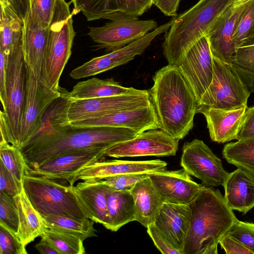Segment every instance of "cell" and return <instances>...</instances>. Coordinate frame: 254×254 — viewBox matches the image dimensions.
I'll return each instance as SVG.
<instances>
[{"instance_id":"6da1fadb","label":"cell","mask_w":254,"mask_h":254,"mask_svg":"<svg viewBox=\"0 0 254 254\" xmlns=\"http://www.w3.org/2000/svg\"><path fill=\"white\" fill-rule=\"evenodd\" d=\"M148 90L160 129L178 140L193 127L198 101L178 66L168 64L157 70Z\"/></svg>"},{"instance_id":"7a4b0ae2","label":"cell","mask_w":254,"mask_h":254,"mask_svg":"<svg viewBox=\"0 0 254 254\" xmlns=\"http://www.w3.org/2000/svg\"><path fill=\"white\" fill-rule=\"evenodd\" d=\"M190 227L183 254H217L221 237L238 220L218 189L203 186L189 204Z\"/></svg>"},{"instance_id":"3957f363","label":"cell","mask_w":254,"mask_h":254,"mask_svg":"<svg viewBox=\"0 0 254 254\" xmlns=\"http://www.w3.org/2000/svg\"><path fill=\"white\" fill-rule=\"evenodd\" d=\"M139 133L122 127H75L70 125L62 134L20 151L29 169L68 153L94 147L107 149L132 139Z\"/></svg>"},{"instance_id":"277c9868","label":"cell","mask_w":254,"mask_h":254,"mask_svg":"<svg viewBox=\"0 0 254 254\" xmlns=\"http://www.w3.org/2000/svg\"><path fill=\"white\" fill-rule=\"evenodd\" d=\"M234 0H199L192 7L174 16L162 44L168 64L178 66L191 47L205 36L217 18Z\"/></svg>"},{"instance_id":"5b68a950","label":"cell","mask_w":254,"mask_h":254,"mask_svg":"<svg viewBox=\"0 0 254 254\" xmlns=\"http://www.w3.org/2000/svg\"><path fill=\"white\" fill-rule=\"evenodd\" d=\"M70 3L57 0L48 27L42 81L55 91L61 89L60 79L71 54L75 35Z\"/></svg>"},{"instance_id":"8992f818","label":"cell","mask_w":254,"mask_h":254,"mask_svg":"<svg viewBox=\"0 0 254 254\" xmlns=\"http://www.w3.org/2000/svg\"><path fill=\"white\" fill-rule=\"evenodd\" d=\"M22 183L28 198L41 216L89 218L74 186L63 185L45 177L31 174L24 176Z\"/></svg>"},{"instance_id":"52a82bcc","label":"cell","mask_w":254,"mask_h":254,"mask_svg":"<svg viewBox=\"0 0 254 254\" xmlns=\"http://www.w3.org/2000/svg\"><path fill=\"white\" fill-rule=\"evenodd\" d=\"M212 58V80L197 106L232 109L247 106L251 93L240 76L230 65Z\"/></svg>"},{"instance_id":"ba28073f","label":"cell","mask_w":254,"mask_h":254,"mask_svg":"<svg viewBox=\"0 0 254 254\" xmlns=\"http://www.w3.org/2000/svg\"><path fill=\"white\" fill-rule=\"evenodd\" d=\"M110 20L101 27H89L88 36L100 48L108 52L120 49L158 27L154 20H139L116 11L105 17Z\"/></svg>"},{"instance_id":"9c48e42d","label":"cell","mask_w":254,"mask_h":254,"mask_svg":"<svg viewBox=\"0 0 254 254\" xmlns=\"http://www.w3.org/2000/svg\"><path fill=\"white\" fill-rule=\"evenodd\" d=\"M26 66L25 99L17 140L19 149L34 134L49 106L61 94V88L59 91L51 89Z\"/></svg>"},{"instance_id":"30bf717a","label":"cell","mask_w":254,"mask_h":254,"mask_svg":"<svg viewBox=\"0 0 254 254\" xmlns=\"http://www.w3.org/2000/svg\"><path fill=\"white\" fill-rule=\"evenodd\" d=\"M181 165L206 187L223 186L229 175L224 169L220 159L202 140L198 139L184 144Z\"/></svg>"},{"instance_id":"8fae6325","label":"cell","mask_w":254,"mask_h":254,"mask_svg":"<svg viewBox=\"0 0 254 254\" xmlns=\"http://www.w3.org/2000/svg\"><path fill=\"white\" fill-rule=\"evenodd\" d=\"M26 80V66L21 47L8 56L7 66V105L5 113L10 144L16 147L25 99Z\"/></svg>"},{"instance_id":"7c38bea8","label":"cell","mask_w":254,"mask_h":254,"mask_svg":"<svg viewBox=\"0 0 254 254\" xmlns=\"http://www.w3.org/2000/svg\"><path fill=\"white\" fill-rule=\"evenodd\" d=\"M179 141L160 128L151 129L112 145L106 149L105 156L116 158L175 156L179 148Z\"/></svg>"},{"instance_id":"4fadbf2b","label":"cell","mask_w":254,"mask_h":254,"mask_svg":"<svg viewBox=\"0 0 254 254\" xmlns=\"http://www.w3.org/2000/svg\"><path fill=\"white\" fill-rule=\"evenodd\" d=\"M172 20L162 24L138 40L126 46L106 55L95 57L73 69L69 75L74 79L94 76L126 64L143 53L158 35L166 33Z\"/></svg>"},{"instance_id":"5bb4252c","label":"cell","mask_w":254,"mask_h":254,"mask_svg":"<svg viewBox=\"0 0 254 254\" xmlns=\"http://www.w3.org/2000/svg\"><path fill=\"white\" fill-rule=\"evenodd\" d=\"M106 149L94 147L64 154L30 168L28 174L65 180L74 186V175L86 166L104 159Z\"/></svg>"},{"instance_id":"9a60e30c","label":"cell","mask_w":254,"mask_h":254,"mask_svg":"<svg viewBox=\"0 0 254 254\" xmlns=\"http://www.w3.org/2000/svg\"><path fill=\"white\" fill-rule=\"evenodd\" d=\"M152 103L149 91L88 99H70L67 117L69 123L103 116L110 112L147 106Z\"/></svg>"},{"instance_id":"2e32d148","label":"cell","mask_w":254,"mask_h":254,"mask_svg":"<svg viewBox=\"0 0 254 254\" xmlns=\"http://www.w3.org/2000/svg\"><path fill=\"white\" fill-rule=\"evenodd\" d=\"M178 66L198 103L210 85L213 74V58L205 36L191 47Z\"/></svg>"},{"instance_id":"e0dca14e","label":"cell","mask_w":254,"mask_h":254,"mask_svg":"<svg viewBox=\"0 0 254 254\" xmlns=\"http://www.w3.org/2000/svg\"><path fill=\"white\" fill-rule=\"evenodd\" d=\"M252 0L238 5L233 3L217 18L208 29L207 38L212 57L230 65L236 53L233 38L237 23L244 9Z\"/></svg>"},{"instance_id":"ac0fdd59","label":"cell","mask_w":254,"mask_h":254,"mask_svg":"<svg viewBox=\"0 0 254 254\" xmlns=\"http://www.w3.org/2000/svg\"><path fill=\"white\" fill-rule=\"evenodd\" d=\"M75 127H111L135 130L138 133L160 128L152 103L134 108L110 112L103 116L69 123Z\"/></svg>"},{"instance_id":"d6986e66","label":"cell","mask_w":254,"mask_h":254,"mask_svg":"<svg viewBox=\"0 0 254 254\" xmlns=\"http://www.w3.org/2000/svg\"><path fill=\"white\" fill-rule=\"evenodd\" d=\"M164 201L189 204L201 189L183 169L152 173L148 176Z\"/></svg>"},{"instance_id":"ffe728a7","label":"cell","mask_w":254,"mask_h":254,"mask_svg":"<svg viewBox=\"0 0 254 254\" xmlns=\"http://www.w3.org/2000/svg\"><path fill=\"white\" fill-rule=\"evenodd\" d=\"M167 163L156 159L127 161L102 159L89 165L76 173L73 184L78 180L94 181L109 176L132 173H152L166 170Z\"/></svg>"},{"instance_id":"44dd1931","label":"cell","mask_w":254,"mask_h":254,"mask_svg":"<svg viewBox=\"0 0 254 254\" xmlns=\"http://www.w3.org/2000/svg\"><path fill=\"white\" fill-rule=\"evenodd\" d=\"M190 222L191 209L189 204L164 201L153 223L183 254Z\"/></svg>"},{"instance_id":"7402d4cb","label":"cell","mask_w":254,"mask_h":254,"mask_svg":"<svg viewBox=\"0 0 254 254\" xmlns=\"http://www.w3.org/2000/svg\"><path fill=\"white\" fill-rule=\"evenodd\" d=\"M247 106L232 109L197 106V113L202 114L207 123L211 139L224 143L236 139Z\"/></svg>"},{"instance_id":"603a6c76","label":"cell","mask_w":254,"mask_h":254,"mask_svg":"<svg viewBox=\"0 0 254 254\" xmlns=\"http://www.w3.org/2000/svg\"><path fill=\"white\" fill-rule=\"evenodd\" d=\"M70 101L68 92L61 89V95L49 106L39 127L30 139L20 150L28 149L62 134L67 129L70 127L67 117Z\"/></svg>"},{"instance_id":"cb8c5ba5","label":"cell","mask_w":254,"mask_h":254,"mask_svg":"<svg viewBox=\"0 0 254 254\" xmlns=\"http://www.w3.org/2000/svg\"><path fill=\"white\" fill-rule=\"evenodd\" d=\"M48 28H42L28 16L23 23L22 49L26 65L42 81Z\"/></svg>"},{"instance_id":"d4e9b609","label":"cell","mask_w":254,"mask_h":254,"mask_svg":"<svg viewBox=\"0 0 254 254\" xmlns=\"http://www.w3.org/2000/svg\"><path fill=\"white\" fill-rule=\"evenodd\" d=\"M224 197L233 210L246 214L254 207V175L240 168L229 173Z\"/></svg>"},{"instance_id":"484cf974","label":"cell","mask_w":254,"mask_h":254,"mask_svg":"<svg viewBox=\"0 0 254 254\" xmlns=\"http://www.w3.org/2000/svg\"><path fill=\"white\" fill-rule=\"evenodd\" d=\"M109 189L108 186L99 180L84 181L74 186L89 218L105 227L108 221L107 194Z\"/></svg>"},{"instance_id":"4316f807","label":"cell","mask_w":254,"mask_h":254,"mask_svg":"<svg viewBox=\"0 0 254 254\" xmlns=\"http://www.w3.org/2000/svg\"><path fill=\"white\" fill-rule=\"evenodd\" d=\"M147 92L148 90L123 86L113 78L94 77L76 83L68 92V96L71 100H76Z\"/></svg>"},{"instance_id":"83f0119b","label":"cell","mask_w":254,"mask_h":254,"mask_svg":"<svg viewBox=\"0 0 254 254\" xmlns=\"http://www.w3.org/2000/svg\"><path fill=\"white\" fill-rule=\"evenodd\" d=\"M130 191L134 200L135 221L146 228L154 222L164 201L155 189L149 177L136 183Z\"/></svg>"},{"instance_id":"f1b7e54d","label":"cell","mask_w":254,"mask_h":254,"mask_svg":"<svg viewBox=\"0 0 254 254\" xmlns=\"http://www.w3.org/2000/svg\"><path fill=\"white\" fill-rule=\"evenodd\" d=\"M107 203L106 229L116 232L125 224L135 221L134 200L130 190H117L109 188Z\"/></svg>"},{"instance_id":"f546056e","label":"cell","mask_w":254,"mask_h":254,"mask_svg":"<svg viewBox=\"0 0 254 254\" xmlns=\"http://www.w3.org/2000/svg\"><path fill=\"white\" fill-rule=\"evenodd\" d=\"M19 215L17 236L24 246L41 236L45 228L41 215L34 208L23 190L14 197Z\"/></svg>"},{"instance_id":"4dcf8cb0","label":"cell","mask_w":254,"mask_h":254,"mask_svg":"<svg viewBox=\"0 0 254 254\" xmlns=\"http://www.w3.org/2000/svg\"><path fill=\"white\" fill-rule=\"evenodd\" d=\"M23 26L9 7L0 5V51L8 57L22 47Z\"/></svg>"},{"instance_id":"1f68e13d","label":"cell","mask_w":254,"mask_h":254,"mask_svg":"<svg viewBox=\"0 0 254 254\" xmlns=\"http://www.w3.org/2000/svg\"><path fill=\"white\" fill-rule=\"evenodd\" d=\"M45 227L78 237L83 241L96 236L94 222L89 218L75 219L61 215L42 216Z\"/></svg>"},{"instance_id":"d6a6232c","label":"cell","mask_w":254,"mask_h":254,"mask_svg":"<svg viewBox=\"0 0 254 254\" xmlns=\"http://www.w3.org/2000/svg\"><path fill=\"white\" fill-rule=\"evenodd\" d=\"M222 153L228 163L254 175V138L228 143Z\"/></svg>"},{"instance_id":"836d02e7","label":"cell","mask_w":254,"mask_h":254,"mask_svg":"<svg viewBox=\"0 0 254 254\" xmlns=\"http://www.w3.org/2000/svg\"><path fill=\"white\" fill-rule=\"evenodd\" d=\"M230 65L251 93H254V39L236 49Z\"/></svg>"},{"instance_id":"e575fe53","label":"cell","mask_w":254,"mask_h":254,"mask_svg":"<svg viewBox=\"0 0 254 254\" xmlns=\"http://www.w3.org/2000/svg\"><path fill=\"white\" fill-rule=\"evenodd\" d=\"M72 15L81 12L87 21L105 19L107 15L118 11L115 0H71Z\"/></svg>"},{"instance_id":"d590c367","label":"cell","mask_w":254,"mask_h":254,"mask_svg":"<svg viewBox=\"0 0 254 254\" xmlns=\"http://www.w3.org/2000/svg\"><path fill=\"white\" fill-rule=\"evenodd\" d=\"M50 242L62 254H84L83 240L73 235L45 227L41 235Z\"/></svg>"},{"instance_id":"8d00e7d4","label":"cell","mask_w":254,"mask_h":254,"mask_svg":"<svg viewBox=\"0 0 254 254\" xmlns=\"http://www.w3.org/2000/svg\"><path fill=\"white\" fill-rule=\"evenodd\" d=\"M0 158L5 167L22 182L29 168L20 150L7 142L0 143Z\"/></svg>"},{"instance_id":"74e56055","label":"cell","mask_w":254,"mask_h":254,"mask_svg":"<svg viewBox=\"0 0 254 254\" xmlns=\"http://www.w3.org/2000/svg\"><path fill=\"white\" fill-rule=\"evenodd\" d=\"M236 49L254 39V0L241 14L233 36Z\"/></svg>"},{"instance_id":"f35d334b","label":"cell","mask_w":254,"mask_h":254,"mask_svg":"<svg viewBox=\"0 0 254 254\" xmlns=\"http://www.w3.org/2000/svg\"><path fill=\"white\" fill-rule=\"evenodd\" d=\"M0 223L17 233L19 215L14 197L2 191H0Z\"/></svg>"},{"instance_id":"ab89813d","label":"cell","mask_w":254,"mask_h":254,"mask_svg":"<svg viewBox=\"0 0 254 254\" xmlns=\"http://www.w3.org/2000/svg\"><path fill=\"white\" fill-rule=\"evenodd\" d=\"M57 0H30L28 15L42 28H48L51 23Z\"/></svg>"},{"instance_id":"60d3db41","label":"cell","mask_w":254,"mask_h":254,"mask_svg":"<svg viewBox=\"0 0 254 254\" xmlns=\"http://www.w3.org/2000/svg\"><path fill=\"white\" fill-rule=\"evenodd\" d=\"M25 247L15 233L0 223V254H27Z\"/></svg>"},{"instance_id":"b9f144b4","label":"cell","mask_w":254,"mask_h":254,"mask_svg":"<svg viewBox=\"0 0 254 254\" xmlns=\"http://www.w3.org/2000/svg\"><path fill=\"white\" fill-rule=\"evenodd\" d=\"M149 173H132L109 176L99 180L112 189L130 190L138 181L148 177Z\"/></svg>"},{"instance_id":"7bdbcfd3","label":"cell","mask_w":254,"mask_h":254,"mask_svg":"<svg viewBox=\"0 0 254 254\" xmlns=\"http://www.w3.org/2000/svg\"><path fill=\"white\" fill-rule=\"evenodd\" d=\"M235 238L254 254V224L238 219L227 232Z\"/></svg>"},{"instance_id":"ee69618b","label":"cell","mask_w":254,"mask_h":254,"mask_svg":"<svg viewBox=\"0 0 254 254\" xmlns=\"http://www.w3.org/2000/svg\"><path fill=\"white\" fill-rule=\"evenodd\" d=\"M23 190L22 182L0 162V191L14 197Z\"/></svg>"},{"instance_id":"f6af8a7d","label":"cell","mask_w":254,"mask_h":254,"mask_svg":"<svg viewBox=\"0 0 254 254\" xmlns=\"http://www.w3.org/2000/svg\"><path fill=\"white\" fill-rule=\"evenodd\" d=\"M118 11L137 18L153 4V0H115Z\"/></svg>"},{"instance_id":"bcb514c9","label":"cell","mask_w":254,"mask_h":254,"mask_svg":"<svg viewBox=\"0 0 254 254\" xmlns=\"http://www.w3.org/2000/svg\"><path fill=\"white\" fill-rule=\"evenodd\" d=\"M147 232L155 247L163 254H181L162 234L153 223L146 227Z\"/></svg>"},{"instance_id":"7dc6e473","label":"cell","mask_w":254,"mask_h":254,"mask_svg":"<svg viewBox=\"0 0 254 254\" xmlns=\"http://www.w3.org/2000/svg\"><path fill=\"white\" fill-rule=\"evenodd\" d=\"M254 138V106L247 107L236 139L238 141Z\"/></svg>"},{"instance_id":"c3c4849f","label":"cell","mask_w":254,"mask_h":254,"mask_svg":"<svg viewBox=\"0 0 254 254\" xmlns=\"http://www.w3.org/2000/svg\"><path fill=\"white\" fill-rule=\"evenodd\" d=\"M219 244L227 254H253L240 241L227 234L221 237Z\"/></svg>"},{"instance_id":"681fc988","label":"cell","mask_w":254,"mask_h":254,"mask_svg":"<svg viewBox=\"0 0 254 254\" xmlns=\"http://www.w3.org/2000/svg\"><path fill=\"white\" fill-rule=\"evenodd\" d=\"M8 57L0 51V98L3 111L5 113L7 105V66Z\"/></svg>"},{"instance_id":"f907efd6","label":"cell","mask_w":254,"mask_h":254,"mask_svg":"<svg viewBox=\"0 0 254 254\" xmlns=\"http://www.w3.org/2000/svg\"><path fill=\"white\" fill-rule=\"evenodd\" d=\"M11 10L23 23L30 10V0H10Z\"/></svg>"},{"instance_id":"816d5d0a","label":"cell","mask_w":254,"mask_h":254,"mask_svg":"<svg viewBox=\"0 0 254 254\" xmlns=\"http://www.w3.org/2000/svg\"><path fill=\"white\" fill-rule=\"evenodd\" d=\"M181 0H153L156 6L166 16H175Z\"/></svg>"},{"instance_id":"f5cc1de1","label":"cell","mask_w":254,"mask_h":254,"mask_svg":"<svg viewBox=\"0 0 254 254\" xmlns=\"http://www.w3.org/2000/svg\"><path fill=\"white\" fill-rule=\"evenodd\" d=\"M41 239L36 244L35 248L41 254H62L55 246L44 237H41Z\"/></svg>"},{"instance_id":"db71d44e","label":"cell","mask_w":254,"mask_h":254,"mask_svg":"<svg viewBox=\"0 0 254 254\" xmlns=\"http://www.w3.org/2000/svg\"><path fill=\"white\" fill-rule=\"evenodd\" d=\"M247 0H234L233 4L236 6Z\"/></svg>"}]
</instances>
